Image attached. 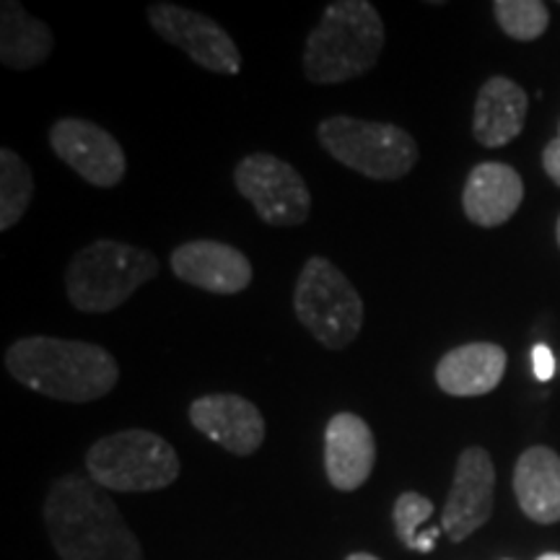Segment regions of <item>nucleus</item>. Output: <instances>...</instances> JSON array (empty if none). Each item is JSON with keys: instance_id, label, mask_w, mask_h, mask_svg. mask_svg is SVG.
I'll list each match as a JSON object with an SVG mask.
<instances>
[{"instance_id": "f257e3e1", "label": "nucleus", "mask_w": 560, "mask_h": 560, "mask_svg": "<svg viewBox=\"0 0 560 560\" xmlns=\"http://www.w3.org/2000/svg\"><path fill=\"white\" fill-rule=\"evenodd\" d=\"M45 524L62 560H143L136 532L94 480L79 475L55 480L45 501Z\"/></svg>"}, {"instance_id": "f03ea898", "label": "nucleus", "mask_w": 560, "mask_h": 560, "mask_svg": "<svg viewBox=\"0 0 560 560\" xmlns=\"http://www.w3.org/2000/svg\"><path fill=\"white\" fill-rule=\"evenodd\" d=\"M5 369L24 387L60 402H94L115 389L120 366L107 348L32 335L11 342Z\"/></svg>"}, {"instance_id": "7ed1b4c3", "label": "nucleus", "mask_w": 560, "mask_h": 560, "mask_svg": "<svg viewBox=\"0 0 560 560\" xmlns=\"http://www.w3.org/2000/svg\"><path fill=\"white\" fill-rule=\"evenodd\" d=\"M384 21L369 0H335L304 47V75L312 83H346L369 73L384 52Z\"/></svg>"}, {"instance_id": "20e7f679", "label": "nucleus", "mask_w": 560, "mask_h": 560, "mask_svg": "<svg viewBox=\"0 0 560 560\" xmlns=\"http://www.w3.org/2000/svg\"><path fill=\"white\" fill-rule=\"evenodd\" d=\"M159 276V260L149 249L115 240H100L79 249L66 270V293L73 310L104 314L120 310L140 285Z\"/></svg>"}, {"instance_id": "39448f33", "label": "nucleus", "mask_w": 560, "mask_h": 560, "mask_svg": "<svg viewBox=\"0 0 560 560\" xmlns=\"http://www.w3.org/2000/svg\"><path fill=\"white\" fill-rule=\"evenodd\" d=\"M86 470L96 486L117 493H149L179 478L177 450L164 436L128 429L104 436L86 454Z\"/></svg>"}, {"instance_id": "423d86ee", "label": "nucleus", "mask_w": 560, "mask_h": 560, "mask_svg": "<svg viewBox=\"0 0 560 560\" xmlns=\"http://www.w3.org/2000/svg\"><path fill=\"white\" fill-rule=\"evenodd\" d=\"M317 138L322 149L335 161L369 179H402L418 164L416 140L410 132L389 122H369L348 115H335L319 122Z\"/></svg>"}, {"instance_id": "0eeeda50", "label": "nucleus", "mask_w": 560, "mask_h": 560, "mask_svg": "<svg viewBox=\"0 0 560 560\" xmlns=\"http://www.w3.org/2000/svg\"><path fill=\"white\" fill-rule=\"evenodd\" d=\"M293 312L314 340L342 350L361 335L363 299L327 257H310L293 289Z\"/></svg>"}, {"instance_id": "6e6552de", "label": "nucleus", "mask_w": 560, "mask_h": 560, "mask_svg": "<svg viewBox=\"0 0 560 560\" xmlns=\"http://www.w3.org/2000/svg\"><path fill=\"white\" fill-rule=\"evenodd\" d=\"M234 185L268 226L291 229L310 219L312 192L289 161L272 153H249L234 172Z\"/></svg>"}, {"instance_id": "1a4fd4ad", "label": "nucleus", "mask_w": 560, "mask_h": 560, "mask_svg": "<svg viewBox=\"0 0 560 560\" xmlns=\"http://www.w3.org/2000/svg\"><path fill=\"white\" fill-rule=\"evenodd\" d=\"M145 13H149L153 32L170 45L179 47L200 68L221 75H236L242 70L240 47L223 32V26L208 19L206 13L166 3V0L149 5Z\"/></svg>"}, {"instance_id": "9d476101", "label": "nucleus", "mask_w": 560, "mask_h": 560, "mask_svg": "<svg viewBox=\"0 0 560 560\" xmlns=\"http://www.w3.org/2000/svg\"><path fill=\"white\" fill-rule=\"evenodd\" d=\"M50 145L62 164L94 187L120 185L128 172V159L117 138L89 120L62 117L50 128Z\"/></svg>"}, {"instance_id": "9b49d317", "label": "nucleus", "mask_w": 560, "mask_h": 560, "mask_svg": "<svg viewBox=\"0 0 560 560\" xmlns=\"http://www.w3.org/2000/svg\"><path fill=\"white\" fill-rule=\"evenodd\" d=\"M495 467L482 446H467L454 470L450 499L441 511V529L452 542L475 535L493 514Z\"/></svg>"}, {"instance_id": "f8f14e48", "label": "nucleus", "mask_w": 560, "mask_h": 560, "mask_svg": "<svg viewBox=\"0 0 560 560\" xmlns=\"http://www.w3.org/2000/svg\"><path fill=\"white\" fill-rule=\"evenodd\" d=\"M174 276L185 283L221 296H234L249 289L252 262L231 244L195 240L179 244L170 257Z\"/></svg>"}, {"instance_id": "ddd939ff", "label": "nucleus", "mask_w": 560, "mask_h": 560, "mask_svg": "<svg viewBox=\"0 0 560 560\" xmlns=\"http://www.w3.org/2000/svg\"><path fill=\"white\" fill-rule=\"evenodd\" d=\"M190 423L202 436L236 454L249 457L265 441V418L255 402L240 395H206L190 405Z\"/></svg>"}, {"instance_id": "4468645a", "label": "nucleus", "mask_w": 560, "mask_h": 560, "mask_svg": "<svg viewBox=\"0 0 560 560\" xmlns=\"http://www.w3.org/2000/svg\"><path fill=\"white\" fill-rule=\"evenodd\" d=\"M376 465V439L353 412H338L325 429V472L335 490L350 493L369 480Z\"/></svg>"}, {"instance_id": "2eb2a0df", "label": "nucleus", "mask_w": 560, "mask_h": 560, "mask_svg": "<svg viewBox=\"0 0 560 560\" xmlns=\"http://www.w3.org/2000/svg\"><path fill=\"white\" fill-rule=\"evenodd\" d=\"M524 200V182L520 172L499 161L478 164L467 177L462 192V208L475 226L495 229L516 213Z\"/></svg>"}, {"instance_id": "dca6fc26", "label": "nucleus", "mask_w": 560, "mask_h": 560, "mask_svg": "<svg viewBox=\"0 0 560 560\" xmlns=\"http://www.w3.org/2000/svg\"><path fill=\"white\" fill-rule=\"evenodd\" d=\"M529 96L520 83L493 75L482 83L475 102L472 136L486 149H501L520 136L527 122Z\"/></svg>"}, {"instance_id": "f3484780", "label": "nucleus", "mask_w": 560, "mask_h": 560, "mask_svg": "<svg viewBox=\"0 0 560 560\" xmlns=\"http://www.w3.org/2000/svg\"><path fill=\"white\" fill-rule=\"evenodd\" d=\"M506 350L495 342H467L450 350L436 366V384L452 397H480L499 387Z\"/></svg>"}, {"instance_id": "a211bd4d", "label": "nucleus", "mask_w": 560, "mask_h": 560, "mask_svg": "<svg viewBox=\"0 0 560 560\" xmlns=\"http://www.w3.org/2000/svg\"><path fill=\"white\" fill-rule=\"evenodd\" d=\"M514 493L537 524L560 522V457L548 446H532L516 462Z\"/></svg>"}, {"instance_id": "6ab92c4d", "label": "nucleus", "mask_w": 560, "mask_h": 560, "mask_svg": "<svg viewBox=\"0 0 560 560\" xmlns=\"http://www.w3.org/2000/svg\"><path fill=\"white\" fill-rule=\"evenodd\" d=\"M55 34L45 21L30 16L16 0L0 11V60L11 70H32L50 58Z\"/></svg>"}, {"instance_id": "aec40b11", "label": "nucleus", "mask_w": 560, "mask_h": 560, "mask_svg": "<svg viewBox=\"0 0 560 560\" xmlns=\"http://www.w3.org/2000/svg\"><path fill=\"white\" fill-rule=\"evenodd\" d=\"M34 195V177L26 161L16 151H0V231L24 219Z\"/></svg>"}, {"instance_id": "412c9836", "label": "nucleus", "mask_w": 560, "mask_h": 560, "mask_svg": "<svg viewBox=\"0 0 560 560\" xmlns=\"http://www.w3.org/2000/svg\"><path fill=\"white\" fill-rule=\"evenodd\" d=\"M493 13L511 39L532 42L548 32L550 11L540 0H495Z\"/></svg>"}, {"instance_id": "4be33fe9", "label": "nucleus", "mask_w": 560, "mask_h": 560, "mask_svg": "<svg viewBox=\"0 0 560 560\" xmlns=\"http://www.w3.org/2000/svg\"><path fill=\"white\" fill-rule=\"evenodd\" d=\"M392 516H395V529L400 542L408 550L418 552V540L420 535H423V532H420V524H425L433 516V503L425 499V495L416 493V490H408V493H402L400 499H397Z\"/></svg>"}, {"instance_id": "5701e85b", "label": "nucleus", "mask_w": 560, "mask_h": 560, "mask_svg": "<svg viewBox=\"0 0 560 560\" xmlns=\"http://www.w3.org/2000/svg\"><path fill=\"white\" fill-rule=\"evenodd\" d=\"M532 369L540 382H550L556 376V355L548 346H535L532 350Z\"/></svg>"}, {"instance_id": "b1692460", "label": "nucleus", "mask_w": 560, "mask_h": 560, "mask_svg": "<svg viewBox=\"0 0 560 560\" xmlns=\"http://www.w3.org/2000/svg\"><path fill=\"white\" fill-rule=\"evenodd\" d=\"M542 166H545V172H548V177L560 187V138L550 140V143L545 145Z\"/></svg>"}, {"instance_id": "393cba45", "label": "nucleus", "mask_w": 560, "mask_h": 560, "mask_svg": "<svg viewBox=\"0 0 560 560\" xmlns=\"http://www.w3.org/2000/svg\"><path fill=\"white\" fill-rule=\"evenodd\" d=\"M346 560H380V558L369 556V552H353V556H348Z\"/></svg>"}, {"instance_id": "a878e982", "label": "nucleus", "mask_w": 560, "mask_h": 560, "mask_svg": "<svg viewBox=\"0 0 560 560\" xmlns=\"http://www.w3.org/2000/svg\"><path fill=\"white\" fill-rule=\"evenodd\" d=\"M537 560H560V552H545V556H540Z\"/></svg>"}, {"instance_id": "bb28decb", "label": "nucleus", "mask_w": 560, "mask_h": 560, "mask_svg": "<svg viewBox=\"0 0 560 560\" xmlns=\"http://www.w3.org/2000/svg\"><path fill=\"white\" fill-rule=\"evenodd\" d=\"M556 234H558V244H560V219H558V229H556Z\"/></svg>"}, {"instance_id": "cd10ccee", "label": "nucleus", "mask_w": 560, "mask_h": 560, "mask_svg": "<svg viewBox=\"0 0 560 560\" xmlns=\"http://www.w3.org/2000/svg\"><path fill=\"white\" fill-rule=\"evenodd\" d=\"M558 138H560V136H558Z\"/></svg>"}]
</instances>
